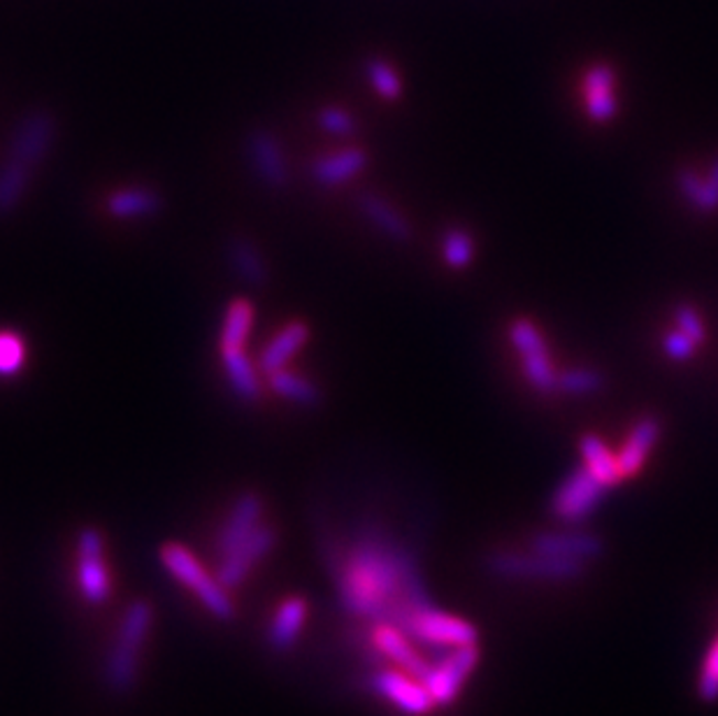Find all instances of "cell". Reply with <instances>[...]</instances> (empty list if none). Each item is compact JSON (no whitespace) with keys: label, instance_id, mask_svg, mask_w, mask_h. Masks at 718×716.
<instances>
[{"label":"cell","instance_id":"27","mask_svg":"<svg viewBox=\"0 0 718 716\" xmlns=\"http://www.w3.org/2000/svg\"><path fill=\"white\" fill-rule=\"evenodd\" d=\"M228 257H230V265H233V270L247 284L261 286V284L268 282L265 259H263L261 251L253 247L249 240H244V238L233 240Z\"/></svg>","mask_w":718,"mask_h":716},{"label":"cell","instance_id":"40","mask_svg":"<svg viewBox=\"0 0 718 716\" xmlns=\"http://www.w3.org/2000/svg\"><path fill=\"white\" fill-rule=\"evenodd\" d=\"M663 347H665L667 356L674 358V361H688V358L695 351V343L688 338V335L684 330L667 335V338L663 340Z\"/></svg>","mask_w":718,"mask_h":716},{"label":"cell","instance_id":"12","mask_svg":"<svg viewBox=\"0 0 718 716\" xmlns=\"http://www.w3.org/2000/svg\"><path fill=\"white\" fill-rule=\"evenodd\" d=\"M372 647L377 649V654H382L398 670L410 672V675L418 680L424 677L426 670L431 668V661L414 647V640L403 628L391 621H374Z\"/></svg>","mask_w":718,"mask_h":716},{"label":"cell","instance_id":"30","mask_svg":"<svg viewBox=\"0 0 718 716\" xmlns=\"http://www.w3.org/2000/svg\"><path fill=\"white\" fill-rule=\"evenodd\" d=\"M475 254V242L472 238L460 228H452L449 234L442 240V257H445L447 265L454 270L468 268Z\"/></svg>","mask_w":718,"mask_h":716},{"label":"cell","instance_id":"14","mask_svg":"<svg viewBox=\"0 0 718 716\" xmlns=\"http://www.w3.org/2000/svg\"><path fill=\"white\" fill-rule=\"evenodd\" d=\"M261 519H263V498L253 491L242 493L221 525L217 538V552L221 556L233 552L238 544H242L253 531L259 529Z\"/></svg>","mask_w":718,"mask_h":716},{"label":"cell","instance_id":"33","mask_svg":"<svg viewBox=\"0 0 718 716\" xmlns=\"http://www.w3.org/2000/svg\"><path fill=\"white\" fill-rule=\"evenodd\" d=\"M698 696L703 703L718 701V638L711 642L705 657V665L698 680Z\"/></svg>","mask_w":718,"mask_h":716},{"label":"cell","instance_id":"25","mask_svg":"<svg viewBox=\"0 0 718 716\" xmlns=\"http://www.w3.org/2000/svg\"><path fill=\"white\" fill-rule=\"evenodd\" d=\"M33 171L26 165H21L12 159H8L0 165V217L14 213L17 205L29 192Z\"/></svg>","mask_w":718,"mask_h":716},{"label":"cell","instance_id":"3","mask_svg":"<svg viewBox=\"0 0 718 716\" xmlns=\"http://www.w3.org/2000/svg\"><path fill=\"white\" fill-rule=\"evenodd\" d=\"M161 565L171 573L184 588L192 592L198 603L207 609L209 615L219 621H230L236 617V605L228 596V588L219 584L217 577L209 575L203 563L188 552L180 542H165L159 552Z\"/></svg>","mask_w":718,"mask_h":716},{"label":"cell","instance_id":"9","mask_svg":"<svg viewBox=\"0 0 718 716\" xmlns=\"http://www.w3.org/2000/svg\"><path fill=\"white\" fill-rule=\"evenodd\" d=\"M372 691L377 693V696H382L387 703H391L393 707H398L400 712L410 714V716H424L437 707L426 684L418 677L410 675V672H403L398 668L374 672Z\"/></svg>","mask_w":718,"mask_h":716},{"label":"cell","instance_id":"29","mask_svg":"<svg viewBox=\"0 0 718 716\" xmlns=\"http://www.w3.org/2000/svg\"><path fill=\"white\" fill-rule=\"evenodd\" d=\"M26 364V343L14 330H0V377H14Z\"/></svg>","mask_w":718,"mask_h":716},{"label":"cell","instance_id":"15","mask_svg":"<svg viewBox=\"0 0 718 716\" xmlns=\"http://www.w3.org/2000/svg\"><path fill=\"white\" fill-rule=\"evenodd\" d=\"M249 159L257 167V173L272 188H284L289 184V167L282 152V144L272 133L257 131L249 138Z\"/></svg>","mask_w":718,"mask_h":716},{"label":"cell","instance_id":"18","mask_svg":"<svg viewBox=\"0 0 718 716\" xmlns=\"http://www.w3.org/2000/svg\"><path fill=\"white\" fill-rule=\"evenodd\" d=\"M307 619V600L303 596H289L274 612L268 628V644L274 651L291 649L301 638Z\"/></svg>","mask_w":718,"mask_h":716},{"label":"cell","instance_id":"34","mask_svg":"<svg viewBox=\"0 0 718 716\" xmlns=\"http://www.w3.org/2000/svg\"><path fill=\"white\" fill-rule=\"evenodd\" d=\"M510 340L512 345L521 351V356L525 354H535V351H544L546 345H544V338H542V333L527 322V319H516L512 326H510Z\"/></svg>","mask_w":718,"mask_h":716},{"label":"cell","instance_id":"21","mask_svg":"<svg viewBox=\"0 0 718 716\" xmlns=\"http://www.w3.org/2000/svg\"><path fill=\"white\" fill-rule=\"evenodd\" d=\"M579 449L584 456V468L594 475L605 489L617 487V484L623 481L619 458H617V454H611L607 449L605 442H600L594 435H584L579 442Z\"/></svg>","mask_w":718,"mask_h":716},{"label":"cell","instance_id":"2","mask_svg":"<svg viewBox=\"0 0 718 716\" xmlns=\"http://www.w3.org/2000/svg\"><path fill=\"white\" fill-rule=\"evenodd\" d=\"M154 623L152 605L146 600H133L126 609L115 644L105 661V682L115 693H129L138 680L142 649L150 640Z\"/></svg>","mask_w":718,"mask_h":716},{"label":"cell","instance_id":"13","mask_svg":"<svg viewBox=\"0 0 718 716\" xmlns=\"http://www.w3.org/2000/svg\"><path fill=\"white\" fill-rule=\"evenodd\" d=\"M531 550L544 556L588 563L605 554V540L588 531H542L531 540Z\"/></svg>","mask_w":718,"mask_h":716},{"label":"cell","instance_id":"8","mask_svg":"<svg viewBox=\"0 0 718 716\" xmlns=\"http://www.w3.org/2000/svg\"><path fill=\"white\" fill-rule=\"evenodd\" d=\"M605 487L586 468L569 475L552 498V514L563 523H581L605 498Z\"/></svg>","mask_w":718,"mask_h":716},{"label":"cell","instance_id":"28","mask_svg":"<svg viewBox=\"0 0 718 716\" xmlns=\"http://www.w3.org/2000/svg\"><path fill=\"white\" fill-rule=\"evenodd\" d=\"M523 375L527 382L542 393H552L558 389V375L552 366V358H548L546 349L523 356Z\"/></svg>","mask_w":718,"mask_h":716},{"label":"cell","instance_id":"19","mask_svg":"<svg viewBox=\"0 0 718 716\" xmlns=\"http://www.w3.org/2000/svg\"><path fill=\"white\" fill-rule=\"evenodd\" d=\"M368 154L358 147L335 154H324L312 163V177L324 186H337L353 180L368 165Z\"/></svg>","mask_w":718,"mask_h":716},{"label":"cell","instance_id":"7","mask_svg":"<svg viewBox=\"0 0 718 716\" xmlns=\"http://www.w3.org/2000/svg\"><path fill=\"white\" fill-rule=\"evenodd\" d=\"M77 584L89 605H105L112 584L105 565V540L98 529H81L77 535Z\"/></svg>","mask_w":718,"mask_h":716},{"label":"cell","instance_id":"6","mask_svg":"<svg viewBox=\"0 0 718 716\" xmlns=\"http://www.w3.org/2000/svg\"><path fill=\"white\" fill-rule=\"evenodd\" d=\"M481 651L479 644H466L439 651V657L431 661V668L421 682L426 684L428 693L433 696L435 705H452L458 696L463 686L470 680L475 668L479 665Z\"/></svg>","mask_w":718,"mask_h":716},{"label":"cell","instance_id":"4","mask_svg":"<svg viewBox=\"0 0 718 716\" xmlns=\"http://www.w3.org/2000/svg\"><path fill=\"white\" fill-rule=\"evenodd\" d=\"M486 573L510 582H573L586 571V563L544 556L540 552H493L483 558Z\"/></svg>","mask_w":718,"mask_h":716},{"label":"cell","instance_id":"22","mask_svg":"<svg viewBox=\"0 0 718 716\" xmlns=\"http://www.w3.org/2000/svg\"><path fill=\"white\" fill-rule=\"evenodd\" d=\"M358 207H361V213L391 240L405 242L412 238V226L407 224V219L384 198H379L374 194H363L358 198Z\"/></svg>","mask_w":718,"mask_h":716},{"label":"cell","instance_id":"31","mask_svg":"<svg viewBox=\"0 0 718 716\" xmlns=\"http://www.w3.org/2000/svg\"><path fill=\"white\" fill-rule=\"evenodd\" d=\"M368 77L374 91L384 100H398L403 96V82H400L398 73L382 58H372L368 63Z\"/></svg>","mask_w":718,"mask_h":716},{"label":"cell","instance_id":"11","mask_svg":"<svg viewBox=\"0 0 718 716\" xmlns=\"http://www.w3.org/2000/svg\"><path fill=\"white\" fill-rule=\"evenodd\" d=\"M274 546H278V531H274L272 525L261 523L233 552L221 556V567L217 573L219 584H224L226 588L240 586Z\"/></svg>","mask_w":718,"mask_h":716},{"label":"cell","instance_id":"36","mask_svg":"<svg viewBox=\"0 0 718 716\" xmlns=\"http://www.w3.org/2000/svg\"><path fill=\"white\" fill-rule=\"evenodd\" d=\"M614 84H617L614 68L607 66V63H598V66H594L584 75L581 89H584V96L586 94H605V91H614Z\"/></svg>","mask_w":718,"mask_h":716},{"label":"cell","instance_id":"38","mask_svg":"<svg viewBox=\"0 0 718 716\" xmlns=\"http://www.w3.org/2000/svg\"><path fill=\"white\" fill-rule=\"evenodd\" d=\"M674 319H677L679 330H684L695 345L705 343L707 330H705V324H703V319H700V314H698V312L690 310L688 305H679L677 310H674Z\"/></svg>","mask_w":718,"mask_h":716},{"label":"cell","instance_id":"16","mask_svg":"<svg viewBox=\"0 0 718 716\" xmlns=\"http://www.w3.org/2000/svg\"><path fill=\"white\" fill-rule=\"evenodd\" d=\"M661 437V424L659 419L653 416H644L640 419L635 426L630 431V437L625 440L623 449L617 454L619 458V468H621V477H635L642 468L644 463L651 454V449L656 447V442Z\"/></svg>","mask_w":718,"mask_h":716},{"label":"cell","instance_id":"41","mask_svg":"<svg viewBox=\"0 0 718 716\" xmlns=\"http://www.w3.org/2000/svg\"><path fill=\"white\" fill-rule=\"evenodd\" d=\"M703 186H705V180H703L698 173H693V171H679V175H677V188H679V194H682L690 205H695V200L700 198Z\"/></svg>","mask_w":718,"mask_h":716},{"label":"cell","instance_id":"23","mask_svg":"<svg viewBox=\"0 0 718 716\" xmlns=\"http://www.w3.org/2000/svg\"><path fill=\"white\" fill-rule=\"evenodd\" d=\"M224 370L230 387L244 400V403H257L261 398V382H259V366L249 361L244 349L240 351H224L221 354Z\"/></svg>","mask_w":718,"mask_h":716},{"label":"cell","instance_id":"37","mask_svg":"<svg viewBox=\"0 0 718 716\" xmlns=\"http://www.w3.org/2000/svg\"><path fill=\"white\" fill-rule=\"evenodd\" d=\"M584 100H586L588 117L594 119V121L605 123V121H609V119H614V115H617V98H614V91H605V94H586Z\"/></svg>","mask_w":718,"mask_h":716},{"label":"cell","instance_id":"20","mask_svg":"<svg viewBox=\"0 0 718 716\" xmlns=\"http://www.w3.org/2000/svg\"><path fill=\"white\" fill-rule=\"evenodd\" d=\"M163 198L154 192V188L144 186H131V188H119L108 198V213L117 219H140V217H152L161 213Z\"/></svg>","mask_w":718,"mask_h":716},{"label":"cell","instance_id":"26","mask_svg":"<svg viewBox=\"0 0 718 716\" xmlns=\"http://www.w3.org/2000/svg\"><path fill=\"white\" fill-rule=\"evenodd\" d=\"M270 387L274 393H280L282 398L291 400V403H298L305 408H314L322 403V391L314 382H309L307 377L298 375V372H291V370H280V372H272L270 377Z\"/></svg>","mask_w":718,"mask_h":716},{"label":"cell","instance_id":"10","mask_svg":"<svg viewBox=\"0 0 718 716\" xmlns=\"http://www.w3.org/2000/svg\"><path fill=\"white\" fill-rule=\"evenodd\" d=\"M56 140V119L45 110L29 112L24 119L17 123V129L10 140V156L12 161L37 167L45 156L52 152Z\"/></svg>","mask_w":718,"mask_h":716},{"label":"cell","instance_id":"39","mask_svg":"<svg viewBox=\"0 0 718 716\" xmlns=\"http://www.w3.org/2000/svg\"><path fill=\"white\" fill-rule=\"evenodd\" d=\"M693 207L698 209V213H705V215H709V213H716V209H718V161L714 163V167H711L709 177L705 180L703 194H700L698 203H695Z\"/></svg>","mask_w":718,"mask_h":716},{"label":"cell","instance_id":"32","mask_svg":"<svg viewBox=\"0 0 718 716\" xmlns=\"http://www.w3.org/2000/svg\"><path fill=\"white\" fill-rule=\"evenodd\" d=\"M605 387V377L598 370L577 368L558 375V389L565 393H596Z\"/></svg>","mask_w":718,"mask_h":716},{"label":"cell","instance_id":"5","mask_svg":"<svg viewBox=\"0 0 718 716\" xmlns=\"http://www.w3.org/2000/svg\"><path fill=\"white\" fill-rule=\"evenodd\" d=\"M400 628H403L414 642L426 644L428 649L437 651V654L456 647L479 644V633L470 621L454 617L435 605L414 609V612L400 623Z\"/></svg>","mask_w":718,"mask_h":716},{"label":"cell","instance_id":"24","mask_svg":"<svg viewBox=\"0 0 718 716\" xmlns=\"http://www.w3.org/2000/svg\"><path fill=\"white\" fill-rule=\"evenodd\" d=\"M253 305L247 299H236L226 310V319L219 338V349L224 351H240L247 345L249 330L253 324Z\"/></svg>","mask_w":718,"mask_h":716},{"label":"cell","instance_id":"35","mask_svg":"<svg viewBox=\"0 0 718 716\" xmlns=\"http://www.w3.org/2000/svg\"><path fill=\"white\" fill-rule=\"evenodd\" d=\"M319 126L326 133L342 135V138L356 133V119L342 108H324L319 112Z\"/></svg>","mask_w":718,"mask_h":716},{"label":"cell","instance_id":"1","mask_svg":"<svg viewBox=\"0 0 718 716\" xmlns=\"http://www.w3.org/2000/svg\"><path fill=\"white\" fill-rule=\"evenodd\" d=\"M328 558L337 600L351 617L400 626L414 609L433 605L416 556L377 525L358 529Z\"/></svg>","mask_w":718,"mask_h":716},{"label":"cell","instance_id":"17","mask_svg":"<svg viewBox=\"0 0 718 716\" xmlns=\"http://www.w3.org/2000/svg\"><path fill=\"white\" fill-rule=\"evenodd\" d=\"M309 340V326L305 322H291L286 324L274 338L265 345V349L259 356V370L263 375L280 372L289 366L291 358L298 354L305 343Z\"/></svg>","mask_w":718,"mask_h":716}]
</instances>
